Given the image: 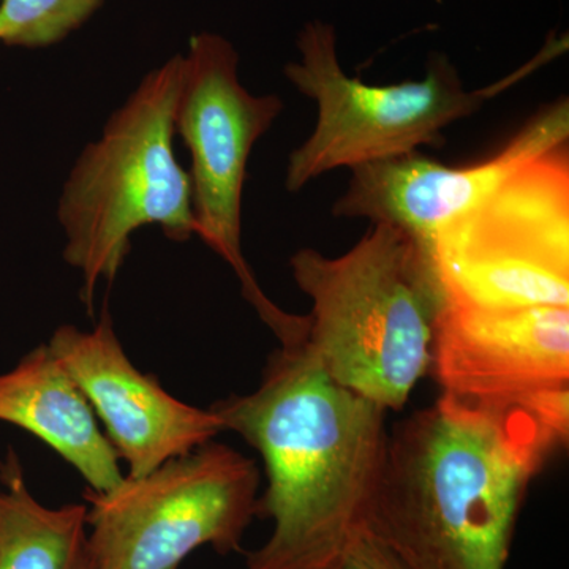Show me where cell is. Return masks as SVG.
Instances as JSON below:
<instances>
[{
	"label": "cell",
	"mask_w": 569,
	"mask_h": 569,
	"mask_svg": "<svg viewBox=\"0 0 569 569\" xmlns=\"http://www.w3.org/2000/svg\"><path fill=\"white\" fill-rule=\"evenodd\" d=\"M569 437V388L512 403L448 395L389 432L366 529L407 569H505L519 512Z\"/></svg>",
	"instance_id": "obj_1"
},
{
	"label": "cell",
	"mask_w": 569,
	"mask_h": 569,
	"mask_svg": "<svg viewBox=\"0 0 569 569\" xmlns=\"http://www.w3.org/2000/svg\"><path fill=\"white\" fill-rule=\"evenodd\" d=\"M209 410L264 462L257 518L272 531L247 569H342L380 485L388 411L332 381L306 340L277 348L250 395Z\"/></svg>",
	"instance_id": "obj_2"
},
{
	"label": "cell",
	"mask_w": 569,
	"mask_h": 569,
	"mask_svg": "<svg viewBox=\"0 0 569 569\" xmlns=\"http://www.w3.org/2000/svg\"><path fill=\"white\" fill-rule=\"evenodd\" d=\"M290 268L312 301L307 347L328 377L385 411L402 410L430 370L441 306L417 242L372 223L347 253L301 249Z\"/></svg>",
	"instance_id": "obj_3"
},
{
	"label": "cell",
	"mask_w": 569,
	"mask_h": 569,
	"mask_svg": "<svg viewBox=\"0 0 569 569\" xmlns=\"http://www.w3.org/2000/svg\"><path fill=\"white\" fill-rule=\"evenodd\" d=\"M182 54L149 71L86 146L59 200L63 258L82 274L91 310L100 280L112 282L132 250L134 231L162 228L170 241L194 234L190 178L174 156V107Z\"/></svg>",
	"instance_id": "obj_4"
},
{
	"label": "cell",
	"mask_w": 569,
	"mask_h": 569,
	"mask_svg": "<svg viewBox=\"0 0 569 569\" xmlns=\"http://www.w3.org/2000/svg\"><path fill=\"white\" fill-rule=\"evenodd\" d=\"M296 48L299 59L284 66V78L316 102L318 118L312 134L288 159L284 189L291 193L339 168L353 170L443 144L449 126L477 114L548 61L537 58L505 80L470 91L445 52L430 56L422 80L366 84L342 69L335 24L323 20L307 21Z\"/></svg>",
	"instance_id": "obj_5"
},
{
	"label": "cell",
	"mask_w": 569,
	"mask_h": 569,
	"mask_svg": "<svg viewBox=\"0 0 569 569\" xmlns=\"http://www.w3.org/2000/svg\"><path fill=\"white\" fill-rule=\"evenodd\" d=\"M441 302L569 307V149L541 157L425 250Z\"/></svg>",
	"instance_id": "obj_6"
},
{
	"label": "cell",
	"mask_w": 569,
	"mask_h": 569,
	"mask_svg": "<svg viewBox=\"0 0 569 569\" xmlns=\"http://www.w3.org/2000/svg\"><path fill=\"white\" fill-rule=\"evenodd\" d=\"M258 490L254 460L213 440L107 492L86 489L93 569H179L206 546L241 552Z\"/></svg>",
	"instance_id": "obj_7"
},
{
	"label": "cell",
	"mask_w": 569,
	"mask_h": 569,
	"mask_svg": "<svg viewBox=\"0 0 569 569\" xmlns=\"http://www.w3.org/2000/svg\"><path fill=\"white\" fill-rule=\"evenodd\" d=\"M238 67L233 43L213 32L194 33L181 59L174 132L192 159L194 236L233 268L242 295L280 346H295L305 342L309 318L284 312L263 293L241 247L247 164L253 146L283 111V102L277 96L247 91Z\"/></svg>",
	"instance_id": "obj_8"
},
{
	"label": "cell",
	"mask_w": 569,
	"mask_h": 569,
	"mask_svg": "<svg viewBox=\"0 0 569 569\" xmlns=\"http://www.w3.org/2000/svg\"><path fill=\"white\" fill-rule=\"evenodd\" d=\"M568 142L569 102L560 99L542 108L482 162L447 167L418 151L353 168L346 193L332 206V216L392 224L425 252L441 228Z\"/></svg>",
	"instance_id": "obj_9"
},
{
	"label": "cell",
	"mask_w": 569,
	"mask_h": 569,
	"mask_svg": "<svg viewBox=\"0 0 569 569\" xmlns=\"http://www.w3.org/2000/svg\"><path fill=\"white\" fill-rule=\"evenodd\" d=\"M441 395L512 403L569 388V307L441 302L430 370Z\"/></svg>",
	"instance_id": "obj_10"
},
{
	"label": "cell",
	"mask_w": 569,
	"mask_h": 569,
	"mask_svg": "<svg viewBox=\"0 0 569 569\" xmlns=\"http://www.w3.org/2000/svg\"><path fill=\"white\" fill-rule=\"evenodd\" d=\"M48 347L102 419L129 477H144L224 432L209 408L181 402L133 366L108 312L92 331L61 326Z\"/></svg>",
	"instance_id": "obj_11"
},
{
	"label": "cell",
	"mask_w": 569,
	"mask_h": 569,
	"mask_svg": "<svg viewBox=\"0 0 569 569\" xmlns=\"http://www.w3.org/2000/svg\"><path fill=\"white\" fill-rule=\"evenodd\" d=\"M0 421L40 438L69 462L89 489L107 492L123 479L119 456L91 403L59 365L48 343L0 373Z\"/></svg>",
	"instance_id": "obj_12"
},
{
	"label": "cell",
	"mask_w": 569,
	"mask_h": 569,
	"mask_svg": "<svg viewBox=\"0 0 569 569\" xmlns=\"http://www.w3.org/2000/svg\"><path fill=\"white\" fill-rule=\"evenodd\" d=\"M0 569H93L88 505L40 503L13 448L0 460Z\"/></svg>",
	"instance_id": "obj_13"
},
{
	"label": "cell",
	"mask_w": 569,
	"mask_h": 569,
	"mask_svg": "<svg viewBox=\"0 0 569 569\" xmlns=\"http://www.w3.org/2000/svg\"><path fill=\"white\" fill-rule=\"evenodd\" d=\"M103 0H0V43L48 48L86 24Z\"/></svg>",
	"instance_id": "obj_14"
},
{
	"label": "cell",
	"mask_w": 569,
	"mask_h": 569,
	"mask_svg": "<svg viewBox=\"0 0 569 569\" xmlns=\"http://www.w3.org/2000/svg\"><path fill=\"white\" fill-rule=\"evenodd\" d=\"M342 569H407L369 530L356 533L343 559Z\"/></svg>",
	"instance_id": "obj_15"
}]
</instances>
